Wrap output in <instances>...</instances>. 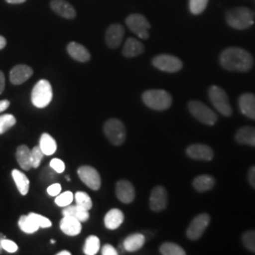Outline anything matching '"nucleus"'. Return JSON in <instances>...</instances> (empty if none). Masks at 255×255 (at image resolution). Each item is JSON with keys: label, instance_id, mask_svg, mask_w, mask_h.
Returning <instances> with one entry per match:
<instances>
[{"label": "nucleus", "instance_id": "obj_13", "mask_svg": "<svg viewBox=\"0 0 255 255\" xmlns=\"http://www.w3.org/2000/svg\"><path fill=\"white\" fill-rule=\"evenodd\" d=\"M116 195L117 198L122 203L129 204L134 201L135 189L131 182H128L127 180H121L117 182Z\"/></svg>", "mask_w": 255, "mask_h": 255}, {"label": "nucleus", "instance_id": "obj_47", "mask_svg": "<svg viewBox=\"0 0 255 255\" xmlns=\"http://www.w3.org/2000/svg\"><path fill=\"white\" fill-rule=\"evenodd\" d=\"M6 45H7V41H6L5 37L0 35V50L3 49L6 46Z\"/></svg>", "mask_w": 255, "mask_h": 255}, {"label": "nucleus", "instance_id": "obj_5", "mask_svg": "<svg viewBox=\"0 0 255 255\" xmlns=\"http://www.w3.org/2000/svg\"><path fill=\"white\" fill-rule=\"evenodd\" d=\"M103 130L107 139L115 146H121L126 140V128L119 119H111L107 120L104 124Z\"/></svg>", "mask_w": 255, "mask_h": 255}, {"label": "nucleus", "instance_id": "obj_17", "mask_svg": "<svg viewBox=\"0 0 255 255\" xmlns=\"http://www.w3.org/2000/svg\"><path fill=\"white\" fill-rule=\"evenodd\" d=\"M238 105L245 117L255 120V95L252 93L243 94L239 98Z\"/></svg>", "mask_w": 255, "mask_h": 255}, {"label": "nucleus", "instance_id": "obj_40", "mask_svg": "<svg viewBox=\"0 0 255 255\" xmlns=\"http://www.w3.org/2000/svg\"><path fill=\"white\" fill-rule=\"evenodd\" d=\"M1 246H2V249H3L4 251H6L7 253H9V254H14V253H16V252L18 251L17 244H16L15 242L11 241V240L7 239V238H4V239L2 240Z\"/></svg>", "mask_w": 255, "mask_h": 255}, {"label": "nucleus", "instance_id": "obj_38", "mask_svg": "<svg viewBox=\"0 0 255 255\" xmlns=\"http://www.w3.org/2000/svg\"><path fill=\"white\" fill-rule=\"evenodd\" d=\"M28 217L32 219L40 228H49L52 225V223L49 219L46 217L41 216V215H38L36 213H29Z\"/></svg>", "mask_w": 255, "mask_h": 255}, {"label": "nucleus", "instance_id": "obj_30", "mask_svg": "<svg viewBox=\"0 0 255 255\" xmlns=\"http://www.w3.org/2000/svg\"><path fill=\"white\" fill-rule=\"evenodd\" d=\"M101 249L100 238L96 236H90L85 240V244L83 246V253L86 255H95L99 253Z\"/></svg>", "mask_w": 255, "mask_h": 255}, {"label": "nucleus", "instance_id": "obj_31", "mask_svg": "<svg viewBox=\"0 0 255 255\" xmlns=\"http://www.w3.org/2000/svg\"><path fill=\"white\" fill-rule=\"evenodd\" d=\"M19 228L26 234H34L40 229L36 223L27 216H22L18 220Z\"/></svg>", "mask_w": 255, "mask_h": 255}, {"label": "nucleus", "instance_id": "obj_51", "mask_svg": "<svg viewBox=\"0 0 255 255\" xmlns=\"http://www.w3.org/2000/svg\"><path fill=\"white\" fill-rule=\"evenodd\" d=\"M65 178H66V180H67V181H70V178H69V176H65Z\"/></svg>", "mask_w": 255, "mask_h": 255}, {"label": "nucleus", "instance_id": "obj_11", "mask_svg": "<svg viewBox=\"0 0 255 255\" xmlns=\"http://www.w3.org/2000/svg\"><path fill=\"white\" fill-rule=\"evenodd\" d=\"M78 175L81 181L92 190H99L101 188V175L95 167L90 165H82L78 169Z\"/></svg>", "mask_w": 255, "mask_h": 255}, {"label": "nucleus", "instance_id": "obj_19", "mask_svg": "<svg viewBox=\"0 0 255 255\" xmlns=\"http://www.w3.org/2000/svg\"><path fill=\"white\" fill-rule=\"evenodd\" d=\"M50 7L54 12L64 18L74 19L77 15L73 6L65 0H52Z\"/></svg>", "mask_w": 255, "mask_h": 255}, {"label": "nucleus", "instance_id": "obj_46", "mask_svg": "<svg viewBox=\"0 0 255 255\" xmlns=\"http://www.w3.org/2000/svg\"><path fill=\"white\" fill-rule=\"evenodd\" d=\"M5 89V76L4 73L0 70V95L3 93Z\"/></svg>", "mask_w": 255, "mask_h": 255}, {"label": "nucleus", "instance_id": "obj_9", "mask_svg": "<svg viewBox=\"0 0 255 255\" xmlns=\"http://www.w3.org/2000/svg\"><path fill=\"white\" fill-rule=\"evenodd\" d=\"M152 64L161 71L175 73L182 68V62L173 55L161 54L153 58Z\"/></svg>", "mask_w": 255, "mask_h": 255}, {"label": "nucleus", "instance_id": "obj_37", "mask_svg": "<svg viewBox=\"0 0 255 255\" xmlns=\"http://www.w3.org/2000/svg\"><path fill=\"white\" fill-rule=\"evenodd\" d=\"M242 242L247 250L255 254V231H248L242 236Z\"/></svg>", "mask_w": 255, "mask_h": 255}, {"label": "nucleus", "instance_id": "obj_14", "mask_svg": "<svg viewBox=\"0 0 255 255\" xmlns=\"http://www.w3.org/2000/svg\"><path fill=\"white\" fill-rule=\"evenodd\" d=\"M124 34H125V30L124 27L120 24H112L106 31L105 34V41L107 46H109L110 48H118L124 38Z\"/></svg>", "mask_w": 255, "mask_h": 255}, {"label": "nucleus", "instance_id": "obj_43", "mask_svg": "<svg viewBox=\"0 0 255 255\" xmlns=\"http://www.w3.org/2000/svg\"><path fill=\"white\" fill-rule=\"evenodd\" d=\"M102 255H117L119 253L118 251L110 244H105L102 247V251H101Z\"/></svg>", "mask_w": 255, "mask_h": 255}, {"label": "nucleus", "instance_id": "obj_50", "mask_svg": "<svg viewBox=\"0 0 255 255\" xmlns=\"http://www.w3.org/2000/svg\"><path fill=\"white\" fill-rule=\"evenodd\" d=\"M57 255H71V253L68 252V251H62V252L58 253Z\"/></svg>", "mask_w": 255, "mask_h": 255}, {"label": "nucleus", "instance_id": "obj_4", "mask_svg": "<svg viewBox=\"0 0 255 255\" xmlns=\"http://www.w3.org/2000/svg\"><path fill=\"white\" fill-rule=\"evenodd\" d=\"M53 92L50 82L41 80L34 85L31 92V102L36 108H45L52 101Z\"/></svg>", "mask_w": 255, "mask_h": 255}, {"label": "nucleus", "instance_id": "obj_45", "mask_svg": "<svg viewBox=\"0 0 255 255\" xmlns=\"http://www.w3.org/2000/svg\"><path fill=\"white\" fill-rule=\"evenodd\" d=\"M9 101L8 100H3L0 101V113H3L4 111L9 108Z\"/></svg>", "mask_w": 255, "mask_h": 255}, {"label": "nucleus", "instance_id": "obj_49", "mask_svg": "<svg viewBox=\"0 0 255 255\" xmlns=\"http://www.w3.org/2000/svg\"><path fill=\"white\" fill-rule=\"evenodd\" d=\"M4 238H6V237H5L3 234L0 233V255H1L2 252H3V249H2V246H1V242H2V240H3Z\"/></svg>", "mask_w": 255, "mask_h": 255}, {"label": "nucleus", "instance_id": "obj_12", "mask_svg": "<svg viewBox=\"0 0 255 255\" xmlns=\"http://www.w3.org/2000/svg\"><path fill=\"white\" fill-rule=\"evenodd\" d=\"M167 192L164 186H156L149 197V207L153 212H161L167 206Z\"/></svg>", "mask_w": 255, "mask_h": 255}, {"label": "nucleus", "instance_id": "obj_21", "mask_svg": "<svg viewBox=\"0 0 255 255\" xmlns=\"http://www.w3.org/2000/svg\"><path fill=\"white\" fill-rule=\"evenodd\" d=\"M144 50V45L140 41H138L135 38H128L123 47L122 53L126 58H133L142 54Z\"/></svg>", "mask_w": 255, "mask_h": 255}, {"label": "nucleus", "instance_id": "obj_20", "mask_svg": "<svg viewBox=\"0 0 255 255\" xmlns=\"http://www.w3.org/2000/svg\"><path fill=\"white\" fill-rule=\"evenodd\" d=\"M67 52L70 55L74 60L80 62V63H86L91 59L90 52L87 50L86 47L76 43V42H70L67 45Z\"/></svg>", "mask_w": 255, "mask_h": 255}, {"label": "nucleus", "instance_id": "obj_2", "mask_svg": "<svg viewBox=\"0 0 255 255\" xmlns=\"http://www.w3.org/2000/svg\"><path fill=\"white\" fill-rule=\"evenodd\" d=\"M255 12L245 7L230 9L226 14L229 25L236 29H246L255 24Z\"/></svg>", "mask_w": 255, "mask_h": 255}, {"label": "nucleus", "instance_id": "obj_32", "mask_svg": "<svg viewBox=\"0 0 255 255\" xmlns=\"http://www.w3.org/2000/svg\"><path fill=\"white\" fill-rule=\"evenodd\" d=\"M160 253L163 255H185L186 253L176 243L165 242L160 247Z\"/></svg>", "mask_w": 255, "mask_h": 255}, {"label": "nucleus", "instance_id": "obj_35", "mask_svg": "<svg viewBox=\"0 0 255 255\" xmlns=\"http://www.w3.org/2000/svg\"><path fill=\"white\" fill-rule=\"evenodd\" d=\"M74 200V195L72 192L65 191L64 193H60L58 196H56L55 203L59 207H66L72 203Z\"/></svg>", "mask_w": 255, "mask_h": 255}, {"label": "nucleus", "instance_id": "obj_7", "mask_svg": "<svg viewBox=\"0 0 255 255\" xmlns=\"http://www.w3.org/2000/svg\"><path fill=\"white\" fill-rule=\"evenodd\" d=\"M209 99L213 106L224 117H230L233 114V110L230 104L228 95L221 87L213 85L209 89Z\"/></svg>", "mask_w": 255, "mask_h": 255}, {"label": "nucleus", "instance_id": "obj_25", "mask_svg": "<svg viewBox=\"0 0 255 255\" xmlns=\"http://www.w3.org/2000/svg\"><path fill=\"white\" fill-rule=\"evenodd\" d=\"M16 160L22 169L28 171L32 168L31 151L26 145H21L16 149Z\"/></svg>", "mask_w": 255, "mask_h": 255}, {"label": "nucleus", "instance_id": "obj_22", "mask_svg": "<svg viewBox=\"0 0 255 255\" xmlns=\"http://www.w3.org/2000/svg\"><path fill=\"white\" fill-rule=\"evenodd\" d=\"M236 140L241 145L255 146V128L247 126L239 128L236 133Z\"/></svg>", "mask_w": 255, "mask_h": 255}, {"label": "nucleus", "instance_id": "obj_16", "mask_svg": "<svg viewBox=\"0 0 255 255\" xmlns=\"http://www.w3.org/2000/svg\"><path fill=\"white\" fill-rule=\"evenodd\" d=\"M33 69L26 64L15 65L9 72V81L14 85H20L32 76Z\"/></svg>", "mask_w": 255, "mask_h": 255}, {"label": "nucleus", "instance_id": "obj_42", "mask_svg": "<svg viewBox=\"0 0 255 255\" xmlns=\"http://www.w3.org/2000/svg\"><path fill=\"white\" fill-rule=\"evenodd\" d=\"M61 191H62V186H61V184L58 183V182L52 183L51 185H49V186L47 187V194H48L49 196H51V197L58 196V195L61 193Z\"/></svg>", "mask_w": 255, "mask_h": 255}, {"label": "nucleus", "instance_id": "obj_15", "mask_svg": "<svg viewBox=\"0 0 255 255\" xmlns=\"http://www.w3.org/2000/svg\"><path fill=\"white\" fill-rule=\"evenodd\" d=\"M186 154L193 160L211 161L214 158V150L204 144H193L186 148Z\"/></svg>", "mask_w": 255, "mask_h": 255}, {"label": "nucleus", "instance_id": "obj_36", "mask_svg": "<svg viewBox=\"0 0 255 255\" xmlns=\"http://www.w3.org/2000/svg\"><path fill=\"white\" fill-rule=\"evenodd\" d=\"M209 0H189V9L193 14H201L203 12L207 5H208Z\"/></svg>", "mask_w": 255, "mask_h": 255}, {"label": "nucleus", "instance_id": "obj_52", "mask_svg": "<svg viewBox=\"0 0 255 255\" xmlns=\"http://www.w3.org/2000/svg\"><path fill=\"white\" fill-rule=\"evenodd\" d=\"M50 242H51V243H52V244H54L55 240H53V239H52V240H51V241H50Z\"/></svg>", "mask_w": 255, "mask_h": 255}, {"label": "nucleus", "instance_id": "obj_44", "mask_svg": "<svg viewBox=\"0 0 255 255\" xmlns=\"http://www.w3.org/2000/svg\"><path fill=\"white\" fill-rule=\"evenodd\" d=\"M248 180H249L250 184L252 185V187L255 189V165L250 168L249 173H248Z\"/></svg>", "mask_w": 255, "mask_h": 255}, {"label": "nucleus", "instance_id": "obj_10", "mask_svg": "<svg viewBox=\"0 0 255 255\" xmlns=\"http://www.w3.org/2000/svg\"><path fill=\"white\" fill-rule=\"evenodd\" d=\"M211 218L206 213H202L198 215L195 219H193L186 231V237L192 241L200 239L207 227L209 226Z\"/></svg>", "mask_w": 255, "mask_h": 255}, {"label": "nucleus", "instance_id": "obj_24", "mask_svg": "<svg viewBox=\"0 0 255 255\" xmlns=\"http://www.w3.org/2000/svg\"><path fill=\"white\" fill-rule=\"evenodd\" d=\"M146 241L145 236L142 234H133L129 235L123 242V248L126 252L133 253L139 251L144 246Z\"/></svg>", "mask_w": 255, "mask_h": 255}, {"label": "nucleus", "instance_id": "obj_28", "mask_svg": "<svg viewBox=\"0 0 255 255\" xmlns=\"http://www.w3.org/2000/svg\"><path fill=\"white\" fill-rule=\"evenodd\" d=\"M11 176L20 194L22 196H26L29 190V180L27 179V176L17 169L12 170Z\"/></svg>", "mask_w": 255, "mask_h": 255}, {"label": "nucleus", "instance_id": "obj_3", "mask_svg": "<svg viewBox=\"0 0 255 255\" xmlns=\"http://www.w3.org/2000/svg\"><path fill=\"white\" fill-rule=\"evenodd\" d=\"M142 100L148 108L155 111L167 110L172 104V97L168 92L153 89L144 92Z\"/></svg>", "mask_w": 255, "mask_h": 255}, {"label": "nucleus", "instance_id": "obj_1", "mask_svg": "<svg viewBox=\"0 0 255 255\" xmlns=\"http://www.w3.org/2000/svg\"><path fill=\"white\" fill-rule=\"evenodd\" d=\"M220 64L229 71L247 72L254 65V58L250 52L240 47H228L219 57Z\"/></svg>", "mask_w": 255, "mask_h": 255}, {"label": "nucleus", "instance_id": "obj_26", "mask_svg": "<svg viewBox=\"0 0 255 255\" xmlns=\"http://www.w3.org/2000/svg\"><path fill=\"white\" fill-rule=\"evenodd\" d=\"M216 180L210 175H200L193 181V187L198 192H207L214 188Z\"/></svg>", "mask_w": 255, "mask_h": 255}, {"label": "nucleus", "instance_id": "obj_27", "mask_svg": "<svg viewBox=\"0 0 255 255\" xmlns=\"http://www.w3.org/2000/svg\"><path fill=\"white\" fill-rule=\"evenodd\" d=\"M63 216H67V217H72L74 219L80 220L81 222H85L89 219V211L82 209L79 207L77 204L76 205H68L66 207H64V210L62 212Z\"/></svg>", "mask_w": 255, "mask_h": 255}, {"label": "nucleus", "instance_id": "obj_48", "mask_svg": "<svg viewBox=\"0 0 255 255\" xmlns=\"http://www.w3.org/2000/svg\"><path fill=\"white\" fill-rule=\"evenodd\" d=\"M27 0H6V2L9 3V4H21V3H24Z\"/></svg>", "mask_w": 255, "mask_h": 255}, {"label": "nucleus", "instance_id": "obj_18", "mask_svg": "<svg viewBox=\"0 0 255 255\" xmlns=\"http://www.w3.org/2000/svg\"><path fill=\"white\" fill-rule=\"evenodd\" d=\"M60 228L64 235L76 237L82 233V222L72 217L64 216L60 222Z\"/></svg>", "mask_w": 255, "mask_h": 255}, {"label": "nucleus", "instance_id": "obj_33", "mask_svg": "<svg viewBox=\"0 0 255 255\" xmlns=\"http://www.w3.org/2000/svg\"><path fill=\"white\" fill-rule=\"evenodd\" d=\"M74 199L76 201V203L79 207H81L82 209L89 210L91 209L93 206V202H92L90 196L85 193V192L79 191L77 192L74 196Z\"/></svg>", "mask_w": 255, "mask_h": 255}, {"label": "nucleus", "instance_id": "obj_6", "mask_svg": "<svg viewBox=\"0 0 255 255\" xmlns=\"http://www.w3.org/2000/svg\"><path fill=\"white\" fill-rule=\"evenodd\" d=\"M188 110L195 119L205 125L213 126L218 121V116L216 113L201 101H190L188 103Z\"/></svg>", "mask_w": 255, "mask_h": 255}, {"label": "nucleus", "instance_id": "obj_8", "mask_svg": "<svg viewBox=\"0 0 255 255\" xmlns=\"http://www.w3.org/2000/svg\"><path fill=\"white\" fill-rule=\"evenodd\" d=\"M126 25L139 38L146 40L149 37L150 24L143 14L133 13L128 15L126 18Z\"/></svg>", "mask_w": 255, "mask_h": 255}, {"label": "nucleus", "instance_id": "obj_23", "mask_svg": "<svg viewBox=\"0 0 255 255\" xmlns=\"http://www.w3.org/2000/svg\"><path fill=\"white\" fill-rule=\"evenodd\" d=\"M124 221V214L121 210L112 209L106 214L104 218V225L109 230L119 228Z\"/></svg>", "mask_w": 255, "mask_h": 255}, {"label": "nucleus", "instance_id": "obj_39", "mask_svg": "<svg viewBox=\"0 0 255 255\" xmlns=\"http://www.w3.org/2000/svg\"><path fill=\"white\" fill-rule=\"evenodd\" d=\"M31 164L33 168H37L40 164L41 161L44 158V152L42 151L41 147L39 146H35L31 150Z\"/></svg>", "mask_w": 255, "mask_h": 255}, {"label": "nucleus", "instance_id": "obj_29", "mask_svg": "<svg viewBox=\"0 0 255 255\" xmlns=\"http://www.w3.org/2000/svg\"><path fill=\"white\" fill-rule=\"evenodd\" d=\"M39 146L41 147L44 154L47 155V156L54 154L57 150V143H56L54 138L48 133H43L41 135Z\"/></svg>", "mask_w": 255, "mask_h": 255}, {"label": "nucleus", "instance_id": "obj_34", "mask_svg": "<svg viewBox=\"0 0 255 255\" xmlns=\"http://www.w3.org/2000/svg\"><path fill=\"white\" fill-rule=\"evenodd\" d=\"M16 123V119L12 115L0 116V134L5 133L10 128L13 127Z\"/></svg>", "mask_w": 255, "mask_h": 255}, {"label": "nucleus", "instance_id": "obj_41", "mask_svg": "<svg viewBox=\"0 0 255 255\" xmlns=\"http://www.w3.org/2000/svg\"><path fill=\"white\" fill-rule=\"evenodd\" d=\"M49 166L54 170L56 173H63L65 169V164L64 161H62L61 159H57L54 158L50 161Z\"/></svg>", "mask_w": 255, "mask_h": 255}]
</instances>
